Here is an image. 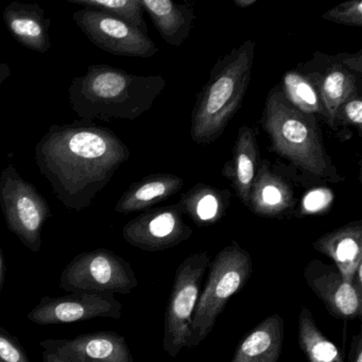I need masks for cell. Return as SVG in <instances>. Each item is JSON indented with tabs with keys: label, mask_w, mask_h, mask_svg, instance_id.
<instances>
[{
	"label": "cell",
	"mask_w": 362,
	"mask_h": 362,
	"mask_svg": "<svg viewBox=\"0 0 362 362\" xmlns=\"http://www.w3.org/2000/svg\"><path fill=\"white\" fill-rule=\"evenodd\" d=\"M130 156L113 131L82 119L52 124L35 149V163L54 196L76 211L92 206Z\"/></svg>",
	"instance_id": "cell-1"
},
{
	"label": "cell",
	"mask_w": 362,
	"mask_h": 362,
	"mask_svg": "<svg viewBox=\"0 0 362 362\" xmlns=\"http://www.w3.org/2000/svg\"><path fill=\"white\" fill-rule=\"evenodd\" d=\"M166 86L160 75L139 76L107 64L88 67L69 88V105L86 122L134 120L153 107Z\"/></svg>",
	"instance_id": "cell-2"
},
{
	"label": "cell",
	"mask_w": 362,
	"mask_h": 362,
	"mask_svg": "<svg viewBox=\"0 0 362 362\" xmlns=\"http://www.w3.org/2000/svg\"><path fill=\"white\" fill-rule=\"evenodd\" d=\"M255 47V42H243L214 65L192 110L190 136L194 143L217 141L236 115L252 80Z\"/></svg>",
	"instance_id": "cell-3"
},
{
	"label": "cell",
	"mask_w": 362,
	"mask_h": 362,
	"mask_svg": "<svg viewBox=\"0 0 362 362\" xmlns=\"http://www.w3.org/2000/svg\"><path fill=\"white\" fill-rule=\"evenodd\" d=\"M262 124L275 153L311 177L330 183L343 181L324 147L317 117L298 111L279 86L267 96Z\"/></svg>",
	"instance_id": "cell-4"
},
{
	"label": "cell",
	"mask_w": 362,
	"mask_h": 362,
	"mask_svg": "<svg viewBox=\"0 0 362 362\" xmlns=\"http://www.w3.org/2000/svg\"><path fill=\"white\" fill-rule=\"evenodd\" d=\"M209 276L192 317L188 349L198 346L209 336L230 298L251 277L253 262L249 252L233 240L209 262Z\"/></svg>",
	"instance_id": "cell-5"
},
{
	"label": "cell",
	"mask_w": 362,
	"mask_h": 362,
	"mask_svg": "<svg viewBox=\"0 0 362 362\" xmlns=\"http://www.w3.org/2000/svg\"><path fill=\"white\" fill-rule=\"evenodd\" d=\"M0 207L8 230L27 249L37 253L42 247V232L52 211L45 197L13 165L6 167L0 175Z\"/></svg>",
	"instance_id": "cell-6"
},
{
	"label": "cell",
	"mask_w": 362,
	"mask_h": 362,
	"mask_svg": "<svg viewBox=\"0 0 362 362\" xmlns=\"http://www.w3.org/2000/svg\"><path fill=\"white\" fill-rule=\"evenodd\" d=\"M209 252L187 256L175 271L164 320L163 349L175 358L187 347L192 332V317L201 292V281L209 269Z\"/></svg>",
	"instance_id": "cell-7"
},
{
	"label": "cell",
	"mask_w": 362,
	"mask_h": 362,
	"mask_svg": "<svg viewBox=\"0 0 362 362\" xmlns=\"http://www.w3.org/2000/svg\"><path fill=\"white\" fill-rule=\"evenodd\" d=\"M139 281L130 262L107 249L83 252L61 273L60 288L67 292L129 294Z\"/></svg>",
	"instance_id": "cell-8"
},
{
	"label": "cell",
	"mask_w": 362,
	"mask_h": 362,
	"mask_svg": "<svg viewBox=\"0 0 362 362\" xmlns=\"http://www.w3.org/2000/svg\"><path fill=\"white\" fill-rule=\"evenodd\" d=\"M319 93L332 129L334 114L349 97L360 93L362 82V50L357 54H326L315 52L306 62L296 66Z\"/></svg>",
	"instance_id": "cell-9"
},
{
	"label": "cell",
	"mask_w": 362,
	"mask_h": 362,
	"mask_svg": "<svg viewBox=\"0 0 362 362\" xmlns=\"http://www.w3.org/2000/svg\"><path fill=\"white\" fill-rule=\"evenodd\" d=\"M73 20L96 47L113 56L148 59L158 52L148 35L103 12L82 8L73 14Z\"/></svg>",
	"instance_id": "cell-10"
},
{
	"label": "cell",
	"mask_w": 362,
	"mask_h": 362,
	"mask_svg": "<svg viewBox=\"0 0 362 362\" xmlns=\"http://www.w3.org/2000/svg\"><path fill=\"white\" fill-rule=\"evenodd\" d=\"M122 315V304L114 294L71 292L61 298H42L27 317L37 325L47 326L94 319L118 320Z\"/></svg>",
	"instance_id": "cell-11"
},
{
	"label": "cell",
	"mask_w": 362,
	"mask_h": 362,
	"mask_svg": "<svg viewBox=\"0 0 362 362\" xmlns=\"http://www.w3.org/2000/svg\"><path fill=\"white\" fill-rule=\"evenodd\" d=\"M194 230L184 221L177 205L148 209L122 228L124 240L137 249L160 252L188 240Z\"/></svg>",
	"instance_id": "cell-12"
},
{
	"label": "cell",
	"mask_w": 362,
	"mask_h": 362,
	"mask_svg": "<svg viewBox=\"0 0 362 362\" xmlns=\"http://www.w3.org/2000/svg\"><path fill=\"white\" fill-rule=\"evenodd\" d=\"M305 281L313 293L325 305L328 313L341 320L360 319L362 291L343 279L334 264L311 259L305 267Z\"/></svg>",
	"instance_id": "cell-13"
},
{
	"label": "cell",
	"mask_w": 362,
	"mask_h": 362,
	"mask_svg": "<svg viewBox=\"0 0 362 362\" xmlns=\"http://www.w3.org/2000/svg\"><path fill=\"white\" fill-rule=\"evenodd\" d=\"M69 362H134L126 339L115 332L79 334L74 339H47L40 342Z\"/></svg>",
	"instance_id": "cell-14"
},
{
	"label": "cell",
	"mask_w": 362,
	"mask_h": 362,
	"mask_svg": "<svg viewBox=\"0 0 362 362\" xmlns=\"http://www.w3.org/2000/svg\"><path fill=\"white\" fill-rule=\"evenodd\" d=\"M296 192L289 182L262 160L252 184L247 209L264 218H284L296 206Z\"/></svg>",
	"instance_id": "cell-15"
},
{
	"label": "cell",
	"mask_w": 362,
	"mask_h": 362,
	"mask_svg": "<svg viewBox=\"0 0 362 362\" xmlns=\"http://www.w3.org/2000/svg\"><path fill=\"white\" fill-rule=\"evenodd\" d=\"M3 20L10 35L23 47L42 54L49 52L52 18L39 4L13 1L4 10Z\"/></svg>",
	"instance_id": "cell-16"
},
{
	"label": "cell",
	"mask_w": 362,
	"mask_h": 362,
	"mask_svg": "<svg viewBox=\"0 0 362 362\" xmlns=\"http://www.w3.org/2000/svg\"><path fill=\"white\" fill-rule=\"evenodd\" d=\"M313 247L334 262L343 279L353 281L358 267L362 264V221L349 222L341 228L320 236Z\"/></svg>",
	"instance_id": "cell-17"
},
{
	"label": "cell",
	"mask_w": 362,
	"mask_h": 362,
	"mask_svg": "<svg viewBox=\"0 0 362 362\" xmlns=\"http://www.w3.org/2000/svg\"><path fill=\"white\" fill-rule=\"evenodd\" d=\"M259 164V148L255 131L245 124L239 129L233 148L232 158L224 165L222 175L230 180L237 196L247 207L249 205L252 184Z\"/></svg>",
	"instance_id": "cell-18"
},
{
	"label": "cell",
	"mask_w": 362,
	"mask_h": 362,
	"mask_svg": "<svg viewBox=\"0 0 362 362\" xmlns=\"http://www.w3.org/2000/svg\"><path fill=\"white\" fill-rule=\"evenodd\" d=\"M285 339V324L279 313L269 315L245 334L232 362H279Z\"/></svg>",
	"instance_id": "cell-19"
},
{
	"label": "cell",
	"mask_w": 362,
	"mask_h": 362,
	"mask_svg": "<svg viewBox=\"0 0 362 362\" xmlns=\"http://www.w3.org/2000/svg\"><path fill=\"white\" fill-rule=\"evenodd\" d=\"M184 180L171 173L147 175L133 183L118 199L115 211L129 215L151 209L183 188Z\"/></svg>",
	"instance_id": "cell-20"
},
{
	"label": "cell",
	"mask_w": 362,
	"mask_h": 362,
	"mask_svg": "<svg viewBox=\"0 0 362 362\" xmlns=\"http://www.w3.org/2000/svg\"><path fill=\"white\" fill-rule=\"evenodd\" d=\"M141 5L166 43L183 45L194 28L196 16L192 7L171 0H141Z\"/></svg>",
	"instance_id": "cell-21"
},
{
	"label": "cell",
	"mask_w": 362,
	"mask_h": 362,
	"mask_svg": "<svg viewBox=\"0 0 362 362\" xmlns=\"http://www.w3.org/2000/svg\"><path fill=\"white\" fill-rule=\"evenodd\" d=\"M228 190L218 189L206 184L197 183L180 199L177 205L198 226H209L219 222L230 207Z\"/></svg>",
	"instance_id": "cell-22"
},
{
	"label": "cell",
	"mask_w": 362,
	"mask_h": 362,
	"mask_svg": "<svg viewBox=\"0 0 362 362\" xmlns=\"http://www.w3.org/2000/svg\"><path fill=\"white\" fill-rule=\"evenodd\" d=\"M298 345L308 362H343L340 349L317 327L306 306L300 307L298 315Z\"/></svg>",
	"instance_id": "cell-23"
},
{
	"label": "cell",
	"mask_w": 362,
	"mask_h": 362,
	"mask_svg": "<svg viewBox=\"0 0 362 362\" xmlns=\"http://www.w3.org/2000/svg\"><path fill=\"white\" fill-rule=\"evenodd\" d=\"M284 96L302 113L320 116L327 124L328 116L319 93L305 76L296 69L284 74L279 86Z\"/></svg>",
	"instance_id": "cell-24"
},
{
	"label": "cell",
	"mask_w": 362,
	"mask_h": 362,
	"mask_svg": "<svg viewBox=\"0 0 362 362\" xmlns=\"http://www.w3.org/2000/svg\"><path fill=\"white\" fill-rule=\"evenodd\" d=\"M69 3L113 16L148 35L141 0H69Z\"/></svg>",
	"instance_id": "cell-25"
},
{
	"label": "cell",
	"mask_w": 362,
	"mask_h": 362,
	"mask_svg": "<svg viewBox=\"0 0 362 362\" xmlns=\"http://www.w3.org/2000/svg\"><path fill=\"white\" fill-rule=\"evenodd\" d=\"M340 127H354L361 136L362 132V97L360 93L349 97L337 110L334 114L332 130Z\"/></svg>",
	"instance_id": "cell-26"
},
{
	"label": "cell",
	"mask_w": 362,
	"mask_h": 362,
	"mask_svg": "<svg viewBox=\"0 0 362 362\" xmlns=\"http://www.w3.org/2000/svg\"><path fill=\"white\" fill-rule=\"evenodd\" d=\"M322 18L328 22L351 27H362V1L351 0L332 8Z\"/></svg>",
	"instance_id": "cell-27"
},
{
	"label": "cell",
	"mask_w": 362,
	"mask_h": 362,
	"mask_svg": "<svg viewBox=\"0 0 362 362\" xmlns=\"http://www.w3.org/2000/svg\"><path fill=\"white\" fill-rule=\"evenodd\" d=\"M332 202V194L326 188H317L310 190L305 194L298 209V216L317 215L323 214L329 209Z\"/></svg>",
	"instance_id": "cell-28"
},
{
	"label": "cell",
	"mask_w": 362,
	"mask_h": 362,
	"mask_svg": "<svg viewBox=\"0 0 362 362\" xmlns=\"http://www.w3.org/2000/svg\"><path fill=\"white\" fill-rule=\"evenodd\" d=\"M0 362H31L18 339L0 327Z\"/></svg>",
	"instance_id": "cell-29"
},
{
	"label": "cell",
	"mask_w": 362,
	"mask_h": 362,
	"mask_svg": "<svg viewBox=\"0 0 362 362\" xmlns=\"http://www.w3.org/2000/svg\"><path fill=\"white\" fill-rule=\"evenodd\" d=\"M349 362H362V334H355L351 339L349 351Z\"/></svg>",
	"instance_id": "cell-30"
},
{
	"label": "cell",
	"mask_w": 362,
	"mask_h": 362,
	"mask_svg": "<svg viewBox=\"0 0 362 362\" xmlns=\"http://www.w3.org/2000/svg\"><path fill=\"white\" fill-rule=\"evenodd\" d=\"M11 76V67L8 63H0V88Z\"/></svg>",
	"instance_id": "cell-31"
},
{
	"label": "cell",
	"mask_w": 362,
	"mask_h": 362,
	"mask_svg": "<svg viewBox=\"0 0 362 362\" xmlns=\"http://www.w3.org/2000/svg\"><path fill=\"white\" fill-rule=\"evenodd\" d=\"M6 279V266L5 259H4V254L0 249V293L3 291L4 285H5Z\"/></svg>",
	"instance_id": "cell-32"
},
{
	"label": "cell",
	"mask_w": 362,
	"mask_h": 362,
	"mask_svg": "<svg viewBox=\"0 0 362 362\" xmlns=\"http://www.w3.org/2000/svg\"><path fill=\"white\" fill-rule=\"evenodd\" d=\"M43 362H69L52 351H43Z\"/></svg>",
	"instance_id": "cell-33"
},
{
	"label": "cell",
	"mask_w": 362,
	"mask_h": 362,
	"mask_svg": "<svg viewBox=\"0 0 362 362\" xmlns=\"http://www.w3.org/2000/svg\"><path fill=\"white\" fill-rule=\"evenodd\" d=\"M257 3V0H234L235 5L239 8V9H247V8L252 7Z\"/></svg>",
	"instance_id": "cell-34"
}]
</instances>
